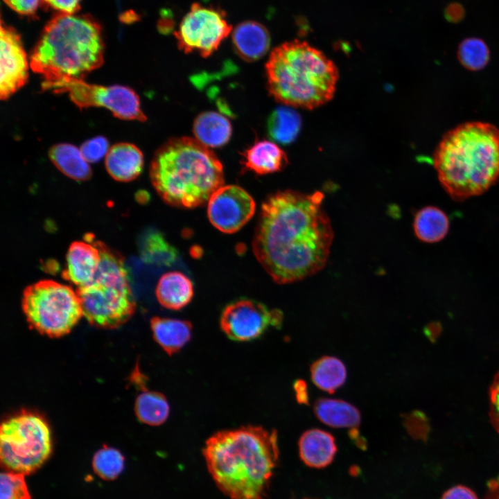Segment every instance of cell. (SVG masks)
<instances>
[{"label": "cell", "mask_w": 499, "mask_h": 499, "mask_svg": "<svg viewBox=\"0 0 499 499\" xmlns=\"http://www.w3.org/2000/svg\"><path fill=\"white\" fill-rule=\"evenodd\" d=\"M414 231L417 237L425 243H436L442 240L449 229L446 214L436 207H425L420 209L414 219Z\"/></svg>", "instance_id": "484cf974"}, {"label": "cell", "mask_w": 499, "mask_h": 499, "mask_svg": "<svg viewBox=\"0 0 499 499\" xmlns=\"http://www.w3.org/2000/svg\"><path fill=\"white\" fill-rule=\"evenodd\" d=\"M134 410L140 421L150 426H159L167 419L170 408L164 394L145 389L137 397Z\"/></svg>", "instance_id": "83f0119b"}, {"label": "cell", "mask_w": 499, "mask_h": 499, "mask_svg": "<svg viewBox=\"0 0 499 499\" xmlns=\"http://www.w3.org/2000/svg\"><path fill=\"white\" fill-rule=\"evenodd\" d=\"M234 47L238 55L247 62L263 57L270 47V37L261 24L247 21L239 24L232 34Z\"/></svg>", "instance_id": "ac0fdd59"}, {"label": "cell", "mask_w": 499, "mask_h": 499, "mask_svg": "<svg viewBox=\"0 0 499 499\" xmlns=\"http://www.w3.org/2000/svg\"><path fill=\"white\" fill-rule=\"evenodd\" d=\"M13 10L21 15L34 14L42 0H3Z\"/></svg>", "instance_id": "d590c367"}, {"label": "cell", "mask_w": 499, "mask_h": 499, "mask_svg": "<svg viewBox=\"0 0 499 499\" xmlns=\"http://www.w3.org/2000/svg\"><path fill=\"white\" fill-rule=\"evenodd\" d=\"M256 204L252 197L236 185L220 187L207 202L210 222L223 233L241 229L254 216Z\"/></svg>", "instance_id": "4fadbf2b"}, {"label": "cell", "mask_w": 499, "mask_h": 499, "mask_svg": "<svg viewBox=\"0 0 499 499\" xmlns=\"http://www.w3.org/2000/svg\"><path fill=\"white\" fill-rule=\"evenodd\" d=\"M300 127L299 115L288 107L276 109L268 122V130L271 137L284 144L292 142L296 138Z\"/></svg>", "instance_id": "f1b7e54d"}, {"label": "cell", "mask_w": 499, "mask_h": 499, "mask_svg": "<svg viewBox=\"0 0 499 499\" xmlns=\"http://www.w3.org/2000/svg\"><path fill=\"white\" fill-rule=\"evenodd\" d=\"M283 313L270 309L261 302L242 299L229 304L223 309L220 324L230 339L245 342L261 337L269 328L281 327Z\"/></svg>", "instance_id": "7c38bea8"}, {"label": "cell", "mask_w": 499, "mask_h": 499, "mask_svg": "<svg viewBox=\"0 0 499 499\" xmlns=\"http://www.w3.org/2000/svg\"><path fill=\"white\" fill-rule=\"evenodd\" d=\"M433 165L453 200L483 193L499 180V129L480 121L459 125L443 136Z\"/></svg>", "instance_id": "3957f363"}, {"label": "cell", "mask_w": 499, "mask_h": 499, "mask_svg": "<svg viewBox=\"0 0 499 499\" xmlns=\"http://www.w3.org/2000/svg\"><path fill=\"white\" fill-rule=\"evenodd\" d=\"M287 164V156L283 150L269 141L256 143L244 154L245 167L259 175L279 171Z\"/></svg>", "instance_id": "44dd1931"}, {"label": "cell", "mask_w": 499, "mask_h": 499, "mask_svg": "<svg viewBox=\"0 0 499 499\" xmlns=\"http://www.w3.org/2000/svg\"><path fill=\"white\" fill-rule=\"evenodd\" d=\"M150 327L156 342L168 355L182 349L192 335L191 324L179 319L154 317Z\"/></svg>", "instance_id": "ffe728a7"}, {"label": "cell", "mask_w": 499, "mask_h": 499, "mask_svg": "<svg viewBox=\"0 0 499 499\" xmlns=\"http://www.w3.org/2000/svg\"><path fill=\"white\" fill-rule=\"evenodd\" d=\"M51 450L49 427L38 414L21 412L2 422L0 457L6 469L24 475L32 473L49 457Z\"/></svg>", "instance_id": "9c48e42d"}, {"label": "cell", "mask_w": 499, "mask_h": 499, "mask_svg": "<svg viewBox=\"0 0 499 499\" xmlns=\"http://www.w3.org/2000/svg\"><path fill=\"white\" fill-rule=\"evenodd\" d=\"M193 132L195 139L207 147H219L225 144L231 134L229 120L215 112L200 114L195 120Z\"/></svg>", "instance_id": "603a6c76"}, {"label": "cell", "mask_w": 499, "mask_h": 499, "mask_svg": "<svg viewBox=\"0 0 499 499\" xmlns=\"http://www.w3.org/2000/svg\"><path fill=\"white\" fill-rule=\"evenodd\" d=\"M173 25L174 22L172 19L169 18H164L161 20L159 27L161 32L168 33L173 29Z\"/></svg>", "instance_id": "b9f144b4"}, {"label": "cell", "mask_w": 499, "mask_h": 499, "mask_svg": "<svg viewBox=\"0 0 499 499\" xmlns=\"http://www.w3.org/2000/svg\"><path fill=\"white\" fill-rule=\"evenodd\" d=\"M0 42V96L6 100L27 82L28 61L19 35L2 21Z\"/></svg>", "instance_id": "5bb4252c"}, {"label": "cell", "mask_w": 499, "mask_h": 499, "mask_svg": "<svg viewBox=\"0 0 499 499\" xmlns=\"http://www.w3.org/2000/svg\"><path fill=\"white\" fill-rule=\"evenodd\" d=\"M49 157L57 168L68 177L84 181L91 177L89 162L84 158L80 150L72 144L53 146L49 150Z\"/></svg>", "instance_id": "cb8c5ba5"}, {"label": "cell", "mask_w": 499, "mask_h": 499, "mask_svg": "<svg viewBox=\"0 0 499 499\" xmlns=\"http://www.w3.org/2000/svg\"><path fill=\"white\" fill-rule=\"evenodd\" d=\"M225 16L221 10L194 3L174 33L179 49L204 58L211 55L231 31Z\"/></svg>", "instance_id": "8fae6325"}, {"label": "cell", "mask_w": 499, "mask_h": 499, "mask_svg": "<svg viewBox=\"0 0 499 499\" xmlns=\"http://www.w3.org/2000/svg\"><path fill=\"white\" fill-rule=\"evenodd\" d=\"M324 194L278 191L263 203L252 242L254 255L278 283H288L322 270L333 232L322 208Z\"/></svg>", "instance_id": "6da1fadb"}, {"label": "cell", "mask_w": 499, "mask_h": 499, "mask_svg": "<svg viewBox=\"0 0 499 499\" xmlns=\"http://www.w3.org/2000/svg\"><path fill=\"white\" fill-rule=\"evenodd\" d=\"M81 0H42L46 6L58 13L76 14L80 8Z\"/></svg>", "instance_id": "e575fe53"}, {"label": "cell", "mask_w": 499, "mask_h": 499, "mask_svg": "<svg viewBox=\"0 0 499 499\" xmlns=\"http://www.w3.org/2000/svg\"><path fill=\"white\" fill-rule=\"evenodd\" d=\"M101 27L87 15L58 13L45 26L30 57L44 81L84 79L104 61Z\"/></svg>", "instance_id": "5b68a950"}, {"label": "cell", "mask_w": 499, "mask_h": 499, "mask_svg": "<svg viewBox=\"0 0 499 499\" xmlns=\"http://www.w3.org/2000/svg\"><path fill=\"white\" fill-rule=\"evenodd\" d=\"M301 499H313V498H301Z\"/></svg>", "instance_id": "7bdbcfd3"}, {"label": "cell", "mask_w": 499, "mask_h": 499, "mask_svg": "<svg viewBox=\"0 0 499 499\" xmlns=\"http://www.w3.org/2000/svg\"><path fill=\"white\" fill-rule=\"evenodd\" d=\"M460 64L469 71H479L485 67L490 60V51L486 42L478 37L463 40L457 49Z\"/></svg>", "instance_id": "f546056e"}, {"label": "cell", "mask_w": 499, "mask_h": 499, "mask_svg": "<svg viewBox=\"0 0 499 499\" xmlns=\"http://www.w3.org/2000/svg\"><path fill=\"white\" fill-rule=\"evenodd\" d=\"M42 88L55 94H68L80 108L105 107L121 119L146 120L138 95L125 86H103L87 83L84 79H69L43 81Z\"/></svg>", "instance_id": "30bf717a"}, {"label": "cell", "mask_w": 499, "mask_h": 499, "mask_svg": "<svg viewBox=\"0 0 499 499\" xmlns=\"http://www.w3.org/2000/svg\"><path fill=\"white\" fill-rule=\"evenodd\" d=\"M105 164L107 173L112 178L119 182H130L141 173L143 157L135 145L119 143L109 149Z\"/></svg>", "instance_id": "e0dca14e"}, {"label": "cell", "mask_w": 499, "mask_h": 499, "mask_svg": "<svg viewBox=\"0 0 499 499\" xmlns=\"http://www.w3.org/2000/svg\"><path fill=\"white\" fill-rule=\"evenodd\" d=\"M203 455L217 487L230 499H268L279 459L277 432L247 426L218 432Z\"/></svg>", "instance_id": "7a4b0ae2"}, {"label": "cell", "mask_w": 499, "mask_h": 499, "mask_svg": "<svg viewBox=\"0 0 499 499\" xmlns=\"http://www.w3.org/2000/svg\"><path fill=\"white\" fill-rule=\"evenodd\" d=\"M489 395L490 421L495 430L499 433V371L493 378Z\"/></svg>", "instance_id": "836d02e7"}, {"label": "cell", "mask_w": 499, "mask_h": 499, "mask_svg": "<svg viewBox=\"0 0 499 499\" xmlns=\"http://www.w3.org/2000/svg\"><path fill=\"white\" fill-rule=\"evenodd\" d=\"M350 438L354 441V443L360 448L365 449L366 448L365 439L361 436L358 430L356 428H353L349 432Z\"/></svg>", "instance_id": "60d3db41"}, {"label": "cell", "mask_w": 499, "mask_h": 499, "mask_svg": "<svg viewBox=\"0 0 499 499\" xmlns=\"http://www.w3.org/2000/svg\"><path fill=\"white\" fill-rule=\"evenodd\" d=\"M440 499H478L475 493L470 488L458 484L446 491Z\"/></svg>", "instance_id": "8d00e7d4"}, {"label": "cell", "mask_w": 499, "mask_h": 499, "mask_svg": "<svg viewBox=\"0 0 499 499\" xmlns=\"http://www.w3.org/2000/svg\"><path fill=\"white\" fill-rule=\"evenodd\" d=\"M313 410L317 419L331 427L353 428L360 423L359 410L342 400L319 399L315 401Z\"/></svg>", "instance_id": "7402d4cb"}, {"label": "cell", "mask_w": 499, "mask_h": 499, "mask_svg": "<svg viewBox=\"0 0 499 499\" xmlns=\"http://www.w3.org/2000/svg\"><path fill=\"white\" fill-rule=\"evenodd\" d=\"M293 388L297 402L300 404L308 405L309 398L306 383L299 379L294 383Z\"/></svg>", "instance_id": "f35d334b"}, {"label": "cell", "mask_w": 499, "mask_h": 499, "mask_svg": "<svg viewBox=\"0 0 499 499\" xmlns=\"http://www.w3.org/2000/svg\"><path fill=\"white\" fill-rule=\"evenodd\" d=\"M152 184L167 204L195 208L207 202L223 186L222 166L208 147L195 139H172L161 146L152 160Z\"/></svg>", "instance_id": "277c9868"}, {"label": "cell", "mask_w": 499, "mask_h": 499, "mask_svg": "<svg viewBox=\"0 0 499 499\" xmlns=\"http://www.w3.org/2000/svg\"><path fill=\"white\" fill-rule=\"evenodd\" d=\"M0 499H31L22 473H1Z\"/></svg>", "instance_id": "1f68e13d"}, {"label": "cell", "mask_w": 499, "mask_h": 499, "mask_svg": "<svg viewBox=\"0 0 499 499\" xmlns=\"http://www.w3.org/2000/svg\"><path fill=\"white\" fill-rule=\"evenodd\" d=\"M298 444L301 459L311 468L322 469L329 466L337 453L334 437L320 429H310L304 432Z\"/></svg>", "instance_id": "2e32d148"}, {"label": "cell", "mask_w": 499, "mask_h": 499, "mask_svg": "<svg viewBox=\"0 0 499 499\" xmlns=\"http://www.w3.org/2000/svg\"><path fill=\"white\" fill-rule=\"evenodd\" d=\"M139 247L141 259L148 264L170 266L179 256L177 249L155 229H148L142 235Z\"/></svg>", "instance_id": "d4e9b609"}, {"label": "cell", "mask_w": 499, "mask_h": 499, "mask_svg": "<svg viewBox=\"0 0 499 499\" xmlns=\"http://www.w3.org/2000/svg\"><path fill=\"white\" fill-rule=\"evenodd\" d=\"M94 240L100 254L98 268L91 281L76 292L82 315L91 324L115 329L128 322L136 309L129 272L120 254Z\"/></svg>", "instance_id": "52a82bcc"}, {"label": "cell", "mask_w": 499, "mask_h": 499, "mask_svg": "<svg viewBox=\"0 0 499 499\" xmlns=\"http://www.w3.org/2000/svg\"><path fill=\"white\" fill-rule=\"evenodd\" d=\"M310 376L313 383L322 390L333 393L340 387L347 378L344 363L333 356H323L310 367Z\"/></svg>", "instance_id": "4316f807"}, {"label": "cell", "mask_w": 499, "mask_h": 499, "mask_svg": "<svg viewBox=\"0 0 499 499\" xmlns=\"http://www.w3.org/2000/svg\"><path fill=\"white\" fill-rule=\"evenodd\" d=\"M21 305L30 326L51 338L69 333L83 316L77 292L50 279L28 286L24 290Z\"/></svg>", "instance_id": "ba28073f"}, {"label": "cell", "mask_w": 499, "mask_h": 499, "mask_svg": "<svg viewBox=\"0 0 499 499\" xmlns=\"http://www.w3.org/2000/svg\"><path fill=\"white\" fill-rule=\"evenodd\" d=\"M155 295L162 306L170 310H180L192 299L193 285L191 279L182 272H168L159 279Z\"/></svg>", "instance_id": "d6986e66"}, {"label": "cell", "mask_w": 499, "mask_h": 499, "mask_svg": "<svg viewBox=\"0 0 499 499\" xmlns=\"http://www.w3.org/2000/svg\"><path fill=\"white\" fill-rule=\"evenodd\" d=\"M270 93L287 106L314 109L332 99L338 70L322 51L295 40L276 47L265 65Z\"/></svg>", "instance_id": "8992f818"}, {"label": "cell", "mask_w": 499, "mask_h": 499, "mask_svg": "<svg viewBox=\"0 0 499 499\" xmlns=\"http://www.w3.org/2000/svg\"><path fill=\"white\" fill-rule=\"evenodd\" d=\"M109 149V143L107 139L101 136L86 141L80 148L84 158L89 163L97 162L100 160L104 156H106Z\"/></svg>", "instance_id": "d6a6232c"}, {"label": "cell", "mask_w": 499, "mask_h": 499, "mask_svg": "<svg viewBox=\"0 0 499 499\" xmlns=\"http://www.w3.org/2000/svg\"><path fill=\"white\" fill-rule=\"evenodd\" d=\"M484 499H499V475L487 483V491Z\"/></svg>", "instance_id": "ab89813d"}, {"label": "cell", "mask_w": 499, "mask_h": 499, "mask_svg": "<svg viewBox=\"0 0 499 499\" xmlns=\"http://www.w3.org/2000/svg\"><path fill=\"white\" fill-rule=\"evenodd\" d=\"M125 459L119 450L104 446L94 455L92 466L94 472L106 480L116 479L123 471Z\"/></svg>", "instance_id": "4dcf8cb0"}, {"label": "cell", "mask_w": 499, "mask_h": 499, "mask_svg": "<svg viewBox=\"0 0 499 499\" xmlns=\"http://www.w3.org/2000/svg\"><path fill=\"white\" fill-rule=\"evenodd\" d=\"M100 251L90 234L85 240L75 241L67 253L65 277L78 288L85 286L93 279L100 263Z\"/></svg>", "instance_id": "9a60e30c"}, {"label": "cell", "mask_w": 499, "mask_h": 499, "mask_svg": "<svg viewBox=\"0 0 499 499\" xmlns=\"http://www.w3.org/2000/svg\"><path fill=\"white\" fill-rule=\"evenodd\" d=\"M444 16L450 23H459L465 17V9L459 3L452 2L444 8Z\"/></svg>", "instance_id": "74e56055"}]
</instances>
